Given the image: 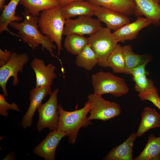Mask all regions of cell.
Wrapping results in <instances>:
<instances>
[{"instance_id": "cell-1", "label": "cell", "mask_w": 160, "mask_h": 160, "mask_svg": "<svg viewBox=\"0 0 160 160\" xmlns=\"http://www.w3.org/2000/svg\"><path fill=\"white\" fill-rule=\"evenodd\" d=\"M24 20L19 23L13 21L9 25L18 31V35L23 41L27 43L32 49H35L40 45L43 49L48 51L53 57L61 60L54 54L56 46L47 36L44 35L39 29L38 16H32L27 11L25 10L22 13Z\"/></svg>"}, {"instance_id": "cell-2", "label": "cell", "mask_w": 160, "mask_h": 160, "mask_svg": "<svg viewBox=\"0 0 160 160\" xmlns=\"http://www.w3.org/2000/svg\"><path fill=\"white\" fill-rule=\"evenodd\" d=\"M91 107V104L88 101L83 108L73 111H65L61 105H58L59 119L57 129L65 134L70 143L73 144L75 143L81 127L92 124L87 116Z\"/></svg>"}, {"instance_id": "cell-3", "label": "cell", "mask_w": 160, "mask_h": 160, "mask_svg": "<svg viewBox=\"0 0 160 160\" xmlns=\"http://www.w3.org/2000/svg\"><path fill=\"white\" fill-rule=\"evenodd\" d=\"M66 20L60 6L43 11L39 17L38 25L40 31L56 43L57 55L63 49L62 37Z\"/></svg>"}, {"instance_id": "cell-4", "label": "cell", "mask_w": 160, "mask_h": 160, "mask_svg": "<svg viewBox=\"0 0 160 160\" xmlns=\"http://www.w3.org/2000/svg\"><path fill=\"white\" fill-rule=\"evenodd\" d=\"M95 94L102 96L110 94L115 97L127 94L129 88L124 79L110 72H99L92 76Z\"/></svg>"}, {"instance_id": "cell-5", "label": "cell", "mask_w": 160, "mask_h": 160, "mask_svg": "<svg viewBox=\"0 0 160 160\" xmlns=\"http://www.w3.org/2000/svg\"><path fill=\"white\" fill-rule=\"evenodd\" d=\"M88 39V44L98 58L97 64L103 67H109L108 57L118 44L111 30L103 27Z\"/></svg>"}, {"instance_id": "cell-6", "label": "cell", "mask_w": 160, "mask_h": 160, "mask_svg": "<svg viewBox=\"0 0 160 160\" xmlns=\"http://www.w3.org/2000/svg\"><path fill=\"white\" fill-rule=\"evenodd\" d=\"M59 90L57 88L52 92L48 100L41 104L37 109L39 120L36 127L39 132L45 128H48L50 131L57 129L59 119L57 99Z\"/></svg>"}, {"instance_id": "cell-7", "label": "cell", "mask_w": 160, "mask_h": 160, "mask_svg": "<svg viewBox=\"0 0 160 160\" xmlns=\"http://www.w3.org/2000/svg\"><path fill=\"white\" fill-rule=\"evenodd\" d=\"M88 101L91 104L88 119H97L105 121L118 116L121 113L120 105L117 103L104 99L102 96L94 93L87 96Z\"/></svg>"}, {"instance_id": "cell-8", "label": "cell", "mask_w": 160, "mask_h": 160, "mask_svg": "<svg viewBox=\"0 0 160 160\" xmlns=\"http://www.w3.org/2000/svg\"><path fill=\"white\" fill-rule=\"evenodd\" d=\"M28 60V56L26 53L17 54L14 52L8 62L0 67V86L5 96H8L6 89L7 81L12 77V85L17 86L19 81L18 73L23 71L24 65Z\"/></svg>"}, {"instance_id": "cell-9", "label": "cell", "mask_w": 160, "mask_h": 160, "mask_svg": "<svg viewBox=\"0 0 160 160\" xmlns=\"http://www.w3.org/2000/svg\"><path fill=\"white\" fill-rule=\"evenodd\" d=\"M97 19L88 15H80L75 20H66L63 35L75 34L79 35H93L103 27Z\"/></svg>"}, {"instance_id": "cell-10", "label": "cell", "mask_w": 160, "mask_h": 160, "mask_svg": "<svg viewBox=\"0 0 160 160\" xmlns=\"http://www.w3.org/2000/svg\"><path fill=\"white\" fill-rule=\"evenodd\" d=\"M64 133L58 130L50 131L45 138L33 149L34 153L45 160H54L57 146Z\"/></svg>"}, {"instance_id": "cell-11", "label": "cell", "mask_w": 160, "mask_h": 160, "mask_svg": "<svg viewBox=\"0 0 160 160\" xmlns=\"http://www.w3.org/2000/svg\"><path fill=\"white\" fill-rule=\"evenodd\" d=\"M51 90V86H36L30 91L29 106L21 122L24 129L31 126L33 117L36 110L41 104L43 100L45 97L50 95Z\"/></svg>"}, {"instance_id": "cell-12", "label": "cell", "mask_w": 160, "mask_h": 160, "mask_svg": "<svg viewBox=\"0 0 160 160\" xmlns=\"http://www.w3.org/2000/svg\"><path fill=\"white\" fill-rule=\"evenodd\" d=\"M151 23V22L149 19L142 16L138 17L135 21L124 25L114 31L112 34L118 42L132 40L136 39L142 29L147 27Z\"/></svg>"}, {"instance_id": "cell-13", "label": "cell", "mask_w": 160, "mask_h": 160, "mask_svg": "<svg viewBox=\"0 0 160 160\" xmlns=\"http://www.w3.org/2000/svg\"><path fill=\"white\" fill-rule=\"evenodd\" d=\"M31 67L36 75V87L51 86L53 79L57 77L56 66L52 63L46 65L43 60L34 58Z\"/></svg>"}, {"instance_id": "cell-14", "label": "cell", "mask_w": 160, "mask_h": 160, "mask_svg": "<svg viewBox=\"0 0 160 160\" xmlns=\"http://www.w3.org/2000/svg\"><path fill=\"white\" fill-rule=\"evenodd\" d=\"M94 15L100 22L105 23L108 28L114 31L130 23L127 16L102 6H98Z\"/></svg>"}, {"instance_id": "cell-15", "label": "cell", "mask_w": 160, "mask_h": 160, "mask_svg": "<svg viewBox=\"0 0 160 160\" xmlns=\"http://www.w3.org/2000/svg\"><path fill=\"white\" fill-rule=\"evenodd\" d=\"M136 10L135 15L149 19L156 26L160 25V0H134Z\"/></svg>"}, {"instance_id": "cell-16", "label": "cell", "mask_w": 160, "mask_h": 160, "mask_svg": "<svg viewBox=\"0 0 160 160\" xmlns=\"http://www.w3.org/2000/svg\"><path fill=\"white\" fill-rule=\"evenodd\" d=\"M98 6L87 0H78L61 7V10L63 15L67 19L77 16L94 15Z\"/></svg>"}, {"instance_id": "cell-17", "label": "cell", "mask_w": 160, "mask_h": 160, "mask_svg": "<svg viewBox=\"0 0 160 160\" xmlns=\"http://www.w3.org/2000/svg\"><path fill=\"white\" fill-rule=\"evenodd\" d=\"M137 137L136 133H132L123 143L113 148L103 158V160H133V148Z\"/></svg>"}, {"instance_id": "cell-18", "label": "cell", "mask_w": 160, "mask_h": 160, "mask_svg": "<svg viewBox=\"0 0 160 160\" xmlns=\"http://www.w3.org/2000/svg\"><path fill=\"white\" fill-rule=\"evenodd\" d=\"M95 5L104 7L128 16L135 15L136 10L134 0H87Z\"/></svg>"}, {"instance_id": "cell-19", "label": "cell", "mask_w": 160, "mask_h": 160, "mask_svg": "<svg viewBox=\"0 0 160 160\" xmlns=\"http://www.w3.org/2000/svg\"><path fill=\"white\" fill-rule=\"evenodd\" d=\"M21 0H10L7 5L4 8L0 16V33L6 31L11 35L19 37L8 28V26L12 22H20L23 17L16 15L15 11L17 7Z\"/></svg>"}, {"instance_id": "cell-20", "label": "cell", "mask_w": 160, "mask_h": 160, "mask_svg": "<svg viewBox=\"0 0 160 160\" xmlns=\"http://www.w3.org/2000/svg\"><path fill=\"white\" fill-rule=\"evenodd\" d=\"M141 115V122L136 133L137 137L142 136L151 129L160 127V114L154 108L145 107Z\"/></svg>"}, {"instance_id": "cell-21", "label": "cell", "mask_w": 160, "mask_h": 160, "mask_svg": "<svg viewBox=\"0 0 160 160\" xmlns=\"http://www.w3.org/2000/svg\"><path fill=\"white\" fill-rule=\"evenodd\" d=\"M125 68L124 73L129 74L130 71L145 62H150L152 59L149 55H139L134 52L131 46L127 45L122 46Z\"/></svg>"}, {"instance_id": "cell-22", "label": "cell", "mask_w": 160, "mask_h": 160, "mask_svg": "<svg viewBox=\"0 0 160 160\" xmlns=\"http://www.w3.org/2000/svg\"><path fill=\"white\" fill-rule=\"evenodd\" d=\"M134 160H160V136L151 134L146 146Z\"/></svg>"}, {"instance_id": "cell-23", "label": "cell", "mask_w": 160, "mask_h": 160, "mask_svg": "<svg viewBox=\"0 0 160 160\" xmlns=\"http://www.w3.org/2000/svg\"><path fill=\"white\" fill-rule=\"evenodd\" d=\"M20 3L34 17L38 16L41 11L59 6L56 0H21Z\"/></svg>"}, {"instance_id": "cell-24", "label": "cell", "mask_w": 160, "mask_h": 160, "mask_svg": "<svg viewBox=\"0 0 160 160\" xmlns=\"http://www.w3.org/2000/svg\"><path fill=\"white\" fill-rule=\"evenodd\" d=\"M98 62L97 55L88 44L77 55L75 64L78 67L90 71L98 64Z\"/></svg>"}, {"instance_id": "cell-25", "label": "cell", "mask_w": 160, "mask_h": 160, "mask_svg": "<svg viewBox=\"0 0 160 160\" xmlns=\"http://www.w3.org/2000/svg\"><path fill=\"white\" fill-rule=\"evenodd\" d=\"M88 43V38L83 36L72 34L66 36L64 46L68 52L74 55H77Z\"/></svg>"}, {"instance_id": "cell-26", "label": "cell", "mask_w": 160, "mask_h": 160, "mask_svg": "<svg viewBox=\"0 0 160 160\" xmlns=\"http://www.w3.org/2000/svg\"><path fill=\"white\" fill-rule=\"evenodd\" d=\"M109 67L115 73H124L125 61L123 55L122 46L117 44L108 59Z\"/></svg>"}, {"instance_id": "cell-27", "label": "cell", "mask_w": 160, "mask_h": 160, "mask_svg": "<svg viewBox=\"0 0 160 160\" xmlns=\"http://www.w3.org/2000/svg\"><path fill=\"white\" fill-rule=\"evenodd\" d=\"M147 75L138 76H132V79L135 82V90L139 93H142L152 90L155 88L154 82L148 79Z\"/></svg>"}, {"instance_id": "cell-28", "label": "cell", "mask_w": 160, "mask_h": 160, "mask_svg": "<svg viewBox=\"0 0 160 160\" xmlns=\"http://www.w3.org/2000/svg\"><path fill=\"white\" fill-rule=\"evenodd\" d=\"M138 96L142 101H149L160 110V97L156 87L148 92L139 93Z\"/></svg>"}, {"instance_id": "cell-29", "label": "cell", "mask_w": 160, "mask_h": 160, "mask_svg": "<svg viewBox=\"0 0 160 160\" xmlns=\"http://www.w3.org/2000/svg\"><path fill=\"white\" fill-rule=\"evenodd\" d=\"M5 96L4 95L0 94V114L5 117L8 115L7 110L11 109L20 111V110L17 104L13 102L10 104L8 103L5 100Z\"/></svg>"}, {"instance_id": "cell-30", "label": "cell", "mask_w": 160, "mask_h": 160, "mask_svg": "<svg viewBox=\"0 0 160 160\" xmlns=\"http://www.w3.org/2000/svg\"><path fill=\"white\" fill-rule=\"evenodd\" d=\"M149 62H145L132 69L130 71L129 74L132 75V76H138L145 74L149 75V72L145 69L146 65Z\"/></svg>"}, {"instance_id": "cell-31", "label": "cell", "mask_w": 160, "mask_h": 160, "mask_svg": "<svg viewBox=\"0 0 160 160\" xmlns=\"http://www.w3.org/2000/svg\"><path fill=\"white\" fill-rule=\"evenodd\" d=\"M12 52L10 51H4L0 49V67L6 64L9 60Z\"/></svg>"}, {"instance_id": "cell-32", "label": "cell", "mask_w": 160, "mask_h": 160, "mask_svg": "<svg viewBox=\"0 0 160 160\" xmlns=\"http://www.w3.org/2000/svg\"><path fill=\"white\" fill-rule=\"evenodd\" d=\"M58 3L59 5L61 7H63L69 3L78 0H56Z\"/></svg>"}, {"instance_id": "cell-33", "label": "cell", "mask_w": 160, "mask_h": 160, "mask_svg": "<svg viewBox=\"0 0 160 160\" xmlns=\"http://www.w3.org/2000/svg\"><path fill=\"white\" fill-rule=\"evenodd\" d=\"M6 0H0V10L3 9L6 5L5 2Z\"/></svg>"}]
</instances>
